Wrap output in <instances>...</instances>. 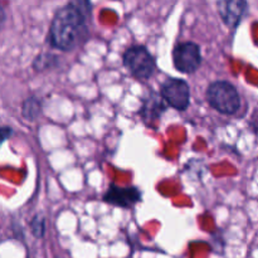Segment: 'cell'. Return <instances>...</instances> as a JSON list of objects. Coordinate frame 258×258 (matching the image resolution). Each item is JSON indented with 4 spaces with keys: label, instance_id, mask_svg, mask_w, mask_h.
<instances>
[{
    "label": "cell",
    "instance_id": "1",
    "mask_svg": "<svg viewBox=\"0 0 258 258\" xmlns=\"http://www.w3.org/2000/svg\"><path fill=\"white\" fill-rule=\"evenodd\" d=\"M92 13L90 0H71L55 13L49 28V43L53 48L72 50L88 38V20Z\"/></svg>",
    "mask_w": 258,
    "mask_h": 258
},
{
    "label": "cell",
    "instance_id": "2",
    "mask_svg": "<svg viewBox=\"0 0 258 258\" xmlns=\"http://www.w3.org/2000/svg\"><path fill=\"white\" fill-rule=\"evenodd\" d=\"M208 103L223 115H233L241 107V98L236 87L227 81L213 82L207 90Z\"/></svg>",
    "mask_w": 258,
    "mask_h": 258
},
{
    "label": "cell",
    "instance_id": "3",
    "mask_svg": "<svg viewBox=\"0 0 258 258\" xmlns=\"http://www.w3.org/2000/svg\"><path fill=\"white\" fill-rule=\"evenodd\" d=\"M123 66L135 78L146 81L156 70L155 58L143 45H134L123 53Z\"/></svg>",
    "mask_w": 258,
    "mask_h": 258
},
{
    "label": "cell",
    "instance_id": "4",
    "mask_svg": "<svg viewBox=\"0 0 258 258\" xmlns=\"http://www.w3.org/2000/svg\"><path fill=\"white\" fill-rule=\"evenodd\" d=\"M160 93L169 106L184 111L190 103V90L188 83L180 78H168L161 85Z\"/></svg>",
    "mask_w": 258,
    "mask_h": 258
},
{
    "label": "cell",
    "instance_id": "5",
    "mask_svg": "<svg viewBox=\"0 0 258 258\" xmlns=\"http://www.w3.org/2000/svg\"><path fill=\"white\" fill-rule=\"evenodd\" d=\"M173 62L179 72H196L202 63L201 48L193 42L179 43L173 50Z\"/></svg>",
    "mask_w": 258,
    "mask_h": 258
},
{
    "label": "cell",
    "instance_id": "6",
    "mask_svg": "<svg viewBox=\"0 0 258 258\" xmlns=\"http://www.w3.org/2000/svg\"><path fill=\"white\" fill-rule=\"evenodd\" d=\"M141 197L143 194L135 186L122 188V186L111 185L103 196V202L111 206L130 209L139 202H141Z\"/></svg>",
    "mask_w": 258,
    "mask_h": 258
},
{
    "label": "cell",
    "instance_id": "7",
    "mask_svg": "<svg viewBox=\"0 0 258 258\" xmlns=\"http://www.w3.org/2000/svg\"><path fill=\"white\" fill-rule=\"evenodd\" d=\"M248 10L247 0H219L218 13L224 24L229 28H237Z\"/></svg>",
    "mask_w": 258,
    "mask_h": 258
},
{
    "label": "cell",
    "instance_id": "8",
    "mask_svg": "<svg viewBox=\"0 0 258 258\" xmlns=\"http://www.w3.org/2000/svg\"><path fill=\"white\" fill-rule=\"evenodd\" d=\"M166 101L161 93L150 92L143 101L140 108V116L144 122L148 126H154L161 118L163 113L166 111Z\"/></svg>",
    "mask_w": 258,
    "mask_h": 258
},
{
    "label": "cell",
    "instance_id": "9",
    "mask_svg": "<svg viewBox=\"0 0 258 258\" xmlns=\"http://www.w3.org/2000/svg\"><path fill=\"white\" fill-rule=\"evenodd\" d=\"M42 113V102L35 96H30L24 101L22 107L23 117L27 120H35Z\"/></svg>",
    "mask_w": 258,
    "mask_h": 258
},
{
    "label": "cell",
    "instance_id": "10",
    "mask_svg": "<svg viewBox=\"0 0 258 258\" xmlns=\"http://www.w3.org/2000/svg\"><path fill=\"white\" fill-rule=\"evenodd\" d=\"M55 60H57V58H55L53 54H49V53H43V54L38 55V57L35 58L33 66H34L35 71H44V70H48V68L53 67Z\"/></svg>",
    "mask_w": 258,
    "mask_h": 258
},
{
    "label": "cell",
    "instance_id": "11",
    "mask_svg": "<svg viewBox=\"0 0 258 258\" xmlns=\"http://www.w3.org/2000/svg\"><path fill=\"white\" fill-rule=\"evenodd\" d=\"M30 229L35 238H43L45 233V219L39 214L34 216L30 221Z\"/></svg>",
    "mask_w": 258,
    "mask_h": 258
},
{
    "label": "cell",
    "instance_id": "12",
    "mask_svg": "<svg viewBox=\"0 0 258 258\" xmlns=\"http://www.w3.org/2000/svg\"><path fill=\"white\" fill-rule=\"evenodd\" d=\"M13 134V128L9 127V126H4V127L2 128V139L3 141H7L8 139L10 138V135Z\"/></svg>",
    "mask_w": 258,
    "mask_h": 258
}]
</instances>
